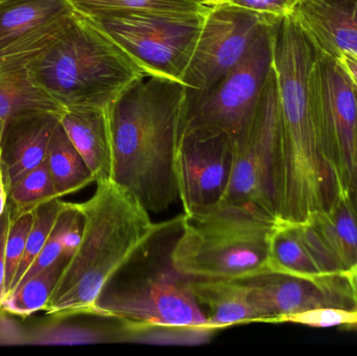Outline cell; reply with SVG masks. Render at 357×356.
Segmentation results:
<instances>
[{
	"mask_svg": "<svg viewBox=\"0 0 357 356\" xmlns=\"http://www.w3.org/2000/svg\"><path fill=\"white\" fill-rule=\"evenodd\" d=\"M318 50L293 14L274 31L279 112L272 156L277 222L306 223L328 208L335 184L327 167L310 98V71Z\"/></svg>",
	"mask_w": 357,
	"mask_h": 356,
	"instance_id": "obj_1",
	"label": "cell"
},
{
	"mask_svg": "<svg viewBox=\"0 0 357 356\" xmlns=\"http://www.w3.org/2000/svg\"><path fill=\"white\" fill-rule=\"evenodd\" d=\"M186 95L181 82L144 72L108 107L111 180L149 212L167 210L178 199L175 155Z\"/></svg>",
	"mask_w": 357,
	"mask_h": 356,
	"instance_id": "obj_2",
	"label": "cell"
},
{
	"mask_svg": "<svg viewBox=\"0 0 357 356\" xmlns=\"http://www.w3.org/2000/svg\"><path fill=\"white\" fill-rule=\"evenodd\" d=\"M96 183L89 200L75 203L83 236L46 307L54 320L92 315L102 291L161 229L127 189L111 179Z\"/></svg>",
	"mask_w": 357,
	"mask_h": 356,
	"instance_id": "obj_3",
	"label": "cell"
},
{
	"mask_svg": "<svg viewBox=\"0 0 357 356\" xmlns=\"http://www.w3.org/2000/svg\"><path fill=\"white\" fill-rule=\"evenodd\" d=\"M29 69L65 109L109 107L146 72L90 17L77 12Z\"/></svg>",
	"mask_w": 357,
	"mask_h": 356,
	"instance_id": "obj_4",
	"label": "cell"
},
{
	"mask_svg": "<svg viewBox=\"0 0 357 356\" xmlns=\"http://www.w3.org/2000/svg\"><path fill=\"white\" fill-rule=\"evenodd\" d=\"M275 223L230 207L183 215L172 269L188 279L245 280L270 273L268 240Z\"/></svg>",
	"mask_w": 357,
	"mask_h": 356,
	"instance_id": "obj_5",
	"label": "cell"
},
{
	"mask_svg": "<svg viewBox=\"0 0 357 356\" xmlns=\"http://www.w3.org/2000/svg\"><path fill=\"white\" fill-rule=\"evenodd\" d=\"M206 12L134 10L105 13L90 18L144 71L182 83Z\"/></svg>",
	"mask_w": 357,
	"mask_h": 356,
	"instance_id": "obj_6",
	"label": "cell"
},
{
	"mask_svg": "<svg viewBox=\"0 0 357 356\" xmlns=\"http://www.w3.org/2000/svg\"><path fill=\"white\" fill-rule=\"evenodd\" d=\"M276 23L264 29L245 58L209 89L187 91L181 134L206 130L234 137L241 132L253 115L274 66Z\"/></svg>",
	"mask_w": 357,
	"mask_h": 356,
	"instance_id": "obj_7",
	"label": "cell"
},
{
	"mask_svg": "<svg viewBox=\"0 0 357 356\" xmlns=\"http://www.w3.org/2000/svg\"><path fill=\"white\" fill-rule=\"evenodd\" d=\"M92 315L117 320L128 341L152 328L211 330L189 288L188 278L178 274L159 273L112 290L106 288Z\"/></svg>",
	"mask_w": 357,
	"mask_h": 356,
	"instance_id": "obj_8",
	"label": "cell"
},
{
	"mask_svg": "<svg viewBox=\"0 0 357 356\" xmlns=\"http://www.w3.org/2000/svg\"><path fill=\"white\" fill-rule=\"evenodd\" d=\"M274 66L250 121L234 136L232 171L220 206L241 209L277 222L273 202L272 156L278 119Z\"/></svg>",
	"mask_w": 357,
	"mask_h": 356,
	"instance_id": "obj_9",
	"label": "cell"
},
{
	"mask_svg": "<svg viewBox=\"0 0 357 356\" xmlns=\"http://www.w3.org/2000/svg\"><path fill=\"white\" fill-rule=\"evenodd\" d=\"M310 86L317 129L335 190L354 192L357 140L356 89L337 60L319 50L310 71Z\"/></svg>",
	"mask_w": 357,
	"mask_h": 356,
	"instance_id": "obj_10",
	"label": "cell"
},
{
	"mask_svg": "<svg viewBox=\"0 0 357 356\" xmlns=\"http://www.w3.org/2000/svg\"><path fill=\"white\" fill-rule=\"evenodd\" d=\"M279 20L228 3L209 6L183 75L187 91L201 93L209 89L245 58L264 29Z\"/></svg>",
	"mask_w": 357,
	"mask_h": 356,
	"instance_id": "obj_11",
	"label": "cell"
},
{
	"mask_svg": "<svg viewBox=\"0 0 357 356\" xmlns=\"http://www.w3.org/2000/svg\"><path fill=\"white\" fill-rule=\"evenodd\" d=\"M234 138L224 132H183L175 155L178 199L184 215L197 217L220 207L232 171Z\"/></svg>",
	"mask_w": 357,
	"mask_h": 356,
	"instance_id": "obj_12",
	"label": "cell"
},
{
	"mask_svg": "<svg viewBox=\"0 0 357 356\" xmlns=\"http://www.w3.org/2000/svg\"><path fill=\"white\" fill-rule=\"evenodd\" d=\"M75 14L67 0L0 4V72L29 68L64 33Z\"/></svg>",
	"mask_w": 357,
	"mask_h": 356,
	"instance_id": "obj_13",
	"label": "cell"
},
{
	"mask_svg": "<svg viewBox=\"0 0 357 356\" xmlns=\"http://www.w3.org/2000/svg\"><path fill=\"white\" fill-rule=\"evenodd\" d=\"M245 281L261 323L281 324L287 316L317 307L354 309L344 277L317 282L266 273Z\"/></svg>",
	"mask_w": 357,
	"mask_h": 356,
	"instance_id": "obj_14",
	"label": "cell"
},
{
	"mask_svg": "<svg viewBox=\"0 0 357 356\" xmlns=\"http://www.w3.org/2000/svg\"><path fill=\"white\" fill-rule=\"evenodd\" d=\"M293 16L319 52L357 58V0H300Z\"/></svg>",
	"mask_w": 357,
	"mask_h": 356,
	"instance_id": "obj_15",
	"label": "cell"
},
{
	"mask_svg": "<svg viewBox=\"0 0 357 356\" xmlns=\"http://www.w3.org/2000/svg\"><path fill=\"white\" fill-rule=\"evenodd\" d=\"M59 118L58 115H39L4 125L0 167L8 194L26 173L45 160Z\"/></svg>",
	"mask_w": 357,
	"mask_h": 356,
	"instance_id": "obj_16",
	"label": "cell"
},
{
	"mask_svg": "<svg viewBox=\"0 0 357 356\" xmlns=\"http://www.w3.org/2000/svg\"><path fill=\"white\" fill-rule=\"evenodd\" d=\"M59 121L96 182L111 179L112 144L108 107L67 108Z\"/></svg>",
	"mask_w": 357,
	"mask_h": 356,
	"instance_id": "obj_17",
	"label": "cell"
},
{
	"mask_svg": "<svg viewBox=\"0 0 357 356\" xmlns=\"http://www.w3.org/2000/svg\"><path fill=\"white\" fill-rule=\"evenodd\" d=\"M188 286L204 307L209 330L218 332L239 324L261 323L245 280L188 279Z\"/></svg>",
	"mask_w": 357,
	"mask_h": 356,
	"instance_id": "obj_18",
	"label": "cell"
},
{
	"mask_svg": "<svg viewBox=\"0 0 357 356\" xmlns=\"http://www.w3.org/2000/svg\"><path fill=\"white\" fill-rule=\"evenodd\" d=\"M306 223L316 230L343 274L357 265V208L354 192L335 189L328 208Z\"/></svg>",
	"mask_w": 357,
	"mask_h": 356,
	"instance_id": "obj_19",
	"label": "cell"
},
{
	"mask_svg": "<svg viewBox=\"0 0 357 356\" xmlns=\"http://www.w3.org/2000/svg\"><path fill=\"white\" fill-rule=\"evenodd\" d=\"M65 108L33 77L31 69L0 72V121L6 125L39 115H61Z\"/></svg>",
	"mask_w": 357,
	"mask_h": 356,
	"instance_id": "obj_20",
	"label": "cell"
},
{
	"mask_svg": "<svg viewBox=\"0 0 357 356\" xmlns=\"http://www.w3.org/2000/svg\"><path fill=\"white\" fill-rule=\"evenodd\" d=\"M268 267L270 273L310 281H328L339 278L325 275L300 238L296 225L281 222H276L271 232Z\"/></svg>",
	"mask_w": 357,
	"mask_h": 356,
	"instance_id": "obj_21",
	"label": "cell"
},
{
	"mask_svg": "<svg viewBox=\"0 0 357 356\" xmlns=\"http://www.w3.org/2000/svg\"><path fill=\"white\" fill-rule=\"evenodd\" d=\"M46 160L61 198L79 192L96 182L83 157L65 133L60 121L50 138Z\"/></svg>",
	"mask_w": 357,
	"mask_h": 356,
	"instance_id": "obj_22",
	"label": "cell"
},
{
	"mask_svg": "<svg viewBox=\"0 0 357 356\" xmlns=\"http://www.w3.org/2000/svg\"><path fill=\"white\" fill-rule=\"evenodd\" d=\"M68 261L69 257L62 256L41 273L21 282L4 297L0 309L20 318L45 311Z\"/></svg>",
	"mask_w": 357,
	"mask_h": 356,
	"instance_id": "obj_23",
	"label": "cell"
},
{
	"mask_svg": "<svg viewBox=\"0 0 357 356\" xmlns=\"http://www.w3.org/2000/svg\"><path fill=\"white\" fill-rule=\"evenodd\" d=\"M62 199L56 192L47 160L29 171L8 192L12 219L33 212L42 205Z\"/></svg>",
	"mask_w": 357,
	"mask_h": 356,
	"instance_id": "obj_24",
	"label": "cell"
},
{
	"mask_svg": "<svg viewBox=\"0 0 357 356\" xmlns=\"http://www.w3.org/2000/svg\"><path fill=\"white\" fill-rule=\"evenodd\" d=\"M75 12L96 16L110 12L205 13L201 0H67Z\"/></svg>",
	"mask_w": 357,
	"mask_h": 356,
	"instance_id": "obj_25",
	"label": "cell"
},
{
	"mask_svg": "<svg viewBox=\"0 0 357 356\" xmlns=\"http://www.w3.org/2000/svg\"><path fill=\"white\" fill-rule=\"evenodd\" d=\"M64 207V201L62 199H56V200L42 205L37 210L33 211V226H31V231L27 236L24 253H23L22 259H21L20 265H19L10 293L16 288L17 284L22 279L36 257L39 255L42 249L45 246L50 233L56 225V219Z\"/></svg>",
	"mask_w": 357,
	"mask_h": 356,
	"instance_id": "obj_26",
	"label": "cell"
},
{
	"mask_svg": "<svg viewBox=\"0 0 357 356\" xmlns=\"http://www.w3.org/2000/svg\"><path fill=\"white\" fill-rule=\"evenodd\" d=\"M114 341H127V332L121 326L119 330H107L70 324H56L45 330H40L31 338L33 343L50 345L96 344Z\"/></svg>",
	"mask_w": 357,
	"mask_h": 356,
	"instance_id": "obj_27",
	"label": "cell"
},
{
	"mask_svg": "<svg viewBox=\"0 0 357 356\" xmlns=\"http://www.w3.org/2000/svg\"><path fill=\"white\" fill-rule=\"evenodd\" d=\"M282 323L298 324L312 328L343 327L357 330V309L317 307L287 316Z\"/></svg>",
	"mask_w": 357,
	"mask_h": 356,
	"instance_id": "obj_28",
	"label": "cell"
},
{
	"mask_svg": "<svg viewBox=\"0 0 357 356\" xmlns=\"http://www.w3.org/2000/svg\"><path fill=\"white\" fill-rule=\"evenodd\" d=\"M33 222V213L31 212L12 219L10 223L6 242V296L10 293L16 277Z\"/></svg>",
	"mask_w": 357,
	"mask_h": 356,
	"instance_id": "obj_29",
	"label": "cell"
},
{
	"mask_svg": "<svg viewBox=\"0 0 357 356\" xmlns=\"http://www.w3.org/2000/svg\"><path fill=\"white\" fill-rule=\"evenodd\" d=\"M300 0H224L220 3L238 6L278 20L293 14Z\"/></svg>",
	"mask_w": 357,
	"mask_h": 356,
	"instance_id": "obj_30",
	"label": "cell"
},
{
	"mask_svg": "<svg viewBox=\"0 0 357 356\" xmlns=\"http://www.w3.org/2000/svg\"><path fill=\"white\" fill-rule=\"evenodd\" d=\"M12 223L10 207L8 204L6 211L0 217V302L6 297V242L8 231Z\"/></svg>",
	"mask_w": 357,
	"mask_h": 356,
	"instance_id": "obj_31",
	"label": "cell"
},
{
	"mask_svg": "<svg viewBox=\"0 0 357 356\" xmlns=\"http://www.w3.org/2000/svg\"><path fill=\"white\" fill-rule=\"evenodd\" d=\"M337 64L345 72L357 93V58L350 54H340L335 56Z\"/></svg>",
	"mask_w": 357,
	"mask_h": 356,
	"instance_id": "obj_32",
	"label": "cell"
},
{
	"mask_svg": "<svg viewBox=\"0 0 357 356\" xmlns=\"http://www.w3.org/2000/svg\"><path fill=\"white\" fill-rule=\"evenodd\" d=\"M349 288L350 296H351L352 303L354 309H357V265L343 274Z\"/></svg>",
	"mask_w": 357,
	"mask_h": 356,
	"instance_id": "obj_33",
	"label": "cell"
},
{
	"mask_svg": "<svg viewBox=\"0 0 357 356\" xmlns=\"http://www.w3.org/2000/svg\"><path fill=\"white\" fill-rule=\"evenodd\" d=\"M8 204V194L2 177L1 167H0V217L6 211Z\"/></svg>",
	"mask_w": 357,
	"mask_h": 356,
	"instance_id": "obj_34",
	"label": "cell"
},
{
	"mask_svg": "<svg viewBox=\"0 0 357 356\" xmlns=\"http://www.w3.org/2000/svg\"><path fill=\"white\" fill-rule=\"evenodd\" d=\"M354 201L357 208V140H356V179H354Z\"/></svg>",
	"mask_w": 357,
	"mask_h": 356,
	"instance_id": "obj_35",
	"label": "cell"
},
{
	"mask_svg": "<svg viewBox=\"0 0 357 356\" xmlns=\"http://www.w3.org/2000/svg\"><path fill=\"white\" fill-rule=\"evenodd\" d=\"M222 1H224V0H201L202 3L205 6H214V4L220 3V2Z\"/></svg>",
	"mask_w": 357,
	"mask_h": 356,
	"instance_id": "obj_36",
	"label": "cell"
},
{
	"mask_svg": "<svg viewBox=\"0 0 357 356\" xmlns=\"http://www.w3.org/2000/svg\"><path fill=\"white\" fill-rule=\"evenodd\" d=\"M4 125L0 127V142H1L2 131H3ZM0 155H1V146H0Z\"/></svg>",
	"mask_w": 357,
	"mask_h": 356,
	"instance_id": "obj_37",
	"label": "cell"
},
{
	"mask_svg": "<svg viewBox=\"0 0 357 356\" xmlns=\"http://www.w3.org/2000/svg\"><path fill=\"white\" fill-rule=\"evenodd\" d=\"M6 125V123H3V121H0V127H2V125Z\"/></svg>",
	"mask_w": 357,
	"mask_h": 356,
	"instance_id": "obj_38",
	"label": "cell"
},
{
	"mask_svg": "<svg viewBox=\"0 0 357 356\" xmlns=\"http://www.w3.org/2000/svg\"><path fill=\"white\" fill-rule=\"evenodd\" d=\"M6 0H0V4L3 3V2H6Z\"/></svg>",
	"mask_w": 357,
	"mask_h": 356,
	"instance_id": "obj_39",
	"label": "cell"
}]
</instances>
